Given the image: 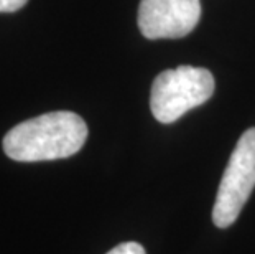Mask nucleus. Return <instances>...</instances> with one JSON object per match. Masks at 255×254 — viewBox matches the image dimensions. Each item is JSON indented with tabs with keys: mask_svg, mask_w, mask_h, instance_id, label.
<instances>
[{
	"mask_svg": "<svg viewBox=\"0 0 255 254\" xmlns=\"http://www.w3.org/2000/svg\"><path fill=\"white\" fill-rule=\"evenodd\" d=\"M106 254H146L145 248L137 241H127V243H121L116 248H112L109 253Z\"/></svg>",
	"mask_w": 255,
	"mask_h": 254,
	"instance_id": "nucleus-5",
	"label": "nucleus"
},
{
	"mask_svg": "<svg viewBox=\"0 0 255 254\" xmlns=\"http://www.w3.org/2000/svg\"><path fill=\"white\" fill-rule=\"evenodd\" d=\"M201 18L199 0H142L138 26L145 38H183Z\"/></svg>",
	"mask_w": 255,
	"mask_h": 254,
	"instance_id": "nucleus-4",
	"label": "nucleus"
},
{
	"mask_svg": "<svg viewBox=\"0 0 255 254\" xmlns=\"http://www.w3.org/2000/svg\"><path fill=\"white\" fill-rule=\"evenodd\" d=\"M255 187V127L247 129L237 140L221 178L213 208V221L227 228L237 220Z\"/></svg>",
	"mask_w": 255,
	"mask_h": 254,
	"instance_id": "nucleus-3",
	"label": "nucleus"
},
{
	"mask_svg": "<svg viewBox=\"0 0 255 254\" xmlns=\"http://www.w3.org/2000/svg\"><path fill=\"white\" fill-rule=\"evenodd\" d=\"M28 0H0V13H13L23 8Z\"/></svg>",
	"mask_w": 255,
	"mask_h": 254,
	"instance_id": "nucleus-6",
	"label": "nucleus"
},
{
	"mask_svg": "<svg viewBox=\"0 0 255 254\" xmlns=\"http://www.w3.org/2000/svg\"><path fill=\"white\" fill-rule=\"evenodd\" d=\"M214 76L196 66H178L160 73L151 86L150 107L161 124L178 121L214 94Z\"/></svg>",
	"mask_w": 255,
	"mask_h": 254,
	"instance_id": "nucleus-2",
	"label": "nucleus"
},
{
	"mask_svg": "<svg viewBox=\"0 0 255 254\" xmlns=\"http://www.w3.org/2000/svg\"><path fill=\"white\" fill-rule=\"evenodd\" d=\"M88 139L84 119L56 111L20 122L3 137V150L17 162L66 159L78 154Z\"/></svg>",
	"mask_w": 255,
	"mask_h": 254,
	"instance_id": "nucleus-1",
	"label": "nucleus"
}]
</instances>
